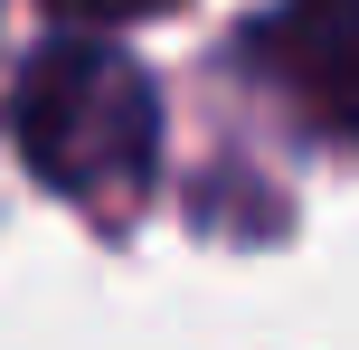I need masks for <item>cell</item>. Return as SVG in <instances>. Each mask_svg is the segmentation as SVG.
Instances as JSON below:
<instances>
[{"instance_id":"obj_1","label":"cell","mask_w":359,"mask_h":350,"mask_svg":"<svg viewBox=\"0 0 359 350\" xmlns=\"http://www.w3.org/2000/svg\"><path fill=\"white\" fill-rule=\"evenodd\" d=\"M10 123H19V161L57 199L95 208V218L133 208L151 189V170H161V95L95 29H67L57 48L29 57Z\"/></svg>"},{"instance_id":"obj_2","label":"cell","mask_w":359,"mask_h":350,"mask_svg":"<svg viewBox=\"0 0 359 350\" xmlns=\"http://www.w3.org/2000/svg\"><path fill=\"white\" fill-rule=\"evenodd\" d=\"M246 48L322 133L359 142V0H274Z\"/></svg>"},{"instance_id":"obj_3","label":"cell","mask_w":359,"mask_h":350,"mask_svg":"<svg viewBox=\"0 0 359 350\" xmlns=\"http://www.w3.org/2000/svg\"><path fill=\"white\" fill-rule=\"evenodd\" d=\"M151 10H180V0H48L57 29H123V19H151Z\"/></svg>"}]
</instances>
